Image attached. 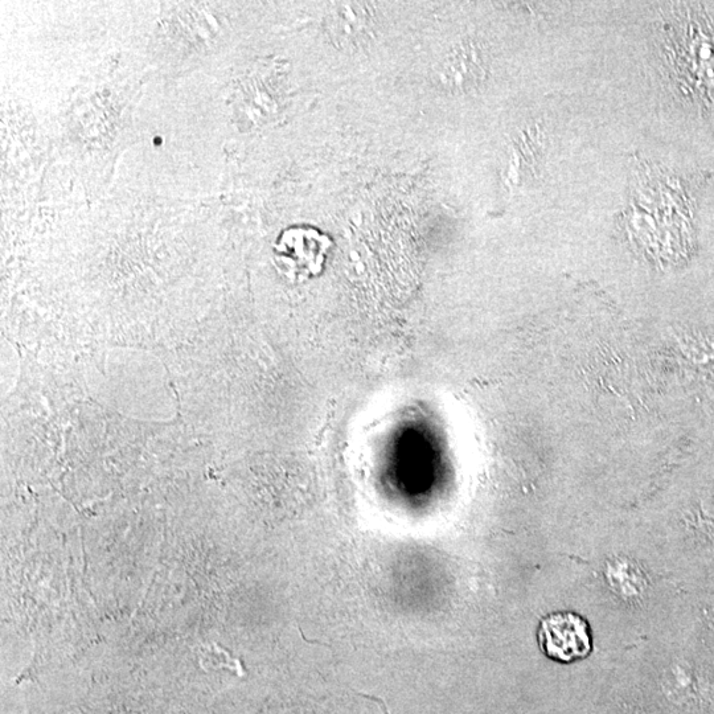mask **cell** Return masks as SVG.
<instances>
[{
    "mask_svg": "<svg viewBox=\"0 0 714 714\" xmlns=\"http://www.w3.org/2000/svg\"><path fill=\"white\" fill-rule=\"evenodd\" d=\"M671 48L676 85L700 112L714 113V28L703 7L685 8Z\"/></svg>",
    "mask_w": 714,
    "mask_h": 714,
    "instance_id": "6da1fadb",
    "label": "cell"
},
{
    "mask_svg": "<svg viewBox=\"0 0 714 714\" xmlns=\"http://www.w3.org/2000/svg\"><path fill=\"white\" fill-rule=\"evenodd\" d=\"M537 640L545 656L556 663L580 662L593 652L592 627L572 611L547 615L540 622Z\"/></svg>",
    "mask_w": 714,
    "mask_h": 714,
    "instance_id": "7a4b0ae2",
    "label": "cell"
},
{
    "mask_svg": "<svg viewBox=\"0 0 714 714\" xmlns=\"http://www.w3.org/2000/svg\"><path fill=\"white\" fill-rule=\"evenodd\" d=\"M372 14L369 4H335L327 18L328 32L340 47L357 45L371 30Z\"/></svg>",
    "mask_w": 714,
    "mask_h": 714,
    "instance_id": "3957f363",
    "label": "cell"
},
{
    "mask_svg": "<svg viewBox=\"0 0 714 714\" xmlns=\"http://www.w3.org/2000/svg\"><path fill=\"white\" fill-rule=\"evenodd\" d=\"M483 77V64L474 45L455 48L442 64L443 84L453 89H467Z\"/></svg>",
    "mask_w": 714,
    "mask_h": 714,
    "instance_id": "277c9868",
    "label": "cell"
}]
</instances>
